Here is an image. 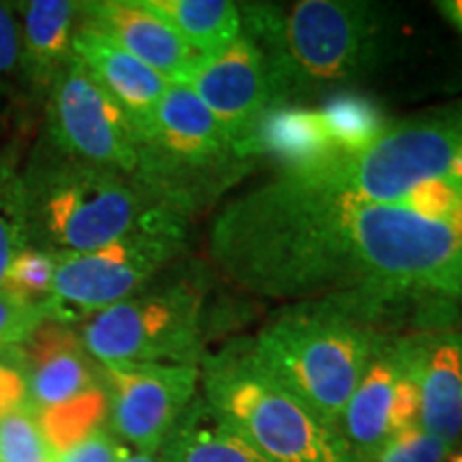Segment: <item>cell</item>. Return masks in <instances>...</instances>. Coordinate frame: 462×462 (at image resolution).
Wrapping results in <instances>:
<instances>
[{"mask_svg":"<svg viewBox=\"0 0 462 462\" xmlns=\"http://www.w3.org/2000/svg\"><path fill=\"white\" fill-rule=\"evenodd\" d=\"M210 255L262 298L357 300L390 313L413 298L456 300L462 218L381 204L315 173L281 171L215 217Z\"/></svg>","mask_w":462,"mask_h":462,"instance_id":"obj_1","label":"cell"},{"mask_svg":"<svg viewBox=\"0 0 462 462\" xmlns=\"http://www.w3.org/2000/svg\"><path fill=\"white\" fill-rule=\"evenodd\" d=\"M238 9L242 34L268 60L276 106H300L371 78L394 39L390 11L364 0L246 3Z\"/></svg>","mask_w":462,"mask_h":462,"instance_id":"obj_2","label":"cell"},{"mask_svg":"<svg viewBox=\"0 0 462 462\" xmlns=\"http://www.w3.org/2000/svg\"><path fill=\"white\" fill-rule=\"evenodd\" d=\"M28 245L51 255L88 253L133 231L187 225L135 176L62 157L43 140L22 165Z\"/></svg>","mask_w":462,"mask_h":462,"instance_id":"obj_3","label":"cell"},{"mask_svg":"<svg viewBox=\"0 0 462 462\" xmlns=\"http://www.w3.org/2000/svg\"><path fill=\"white\" fill-rule=\"evenodd\" d=\"M385 310L357 300H310L281 309L251 338L270 377L337 426L383 332ZM340 430V429H338Z\"/></svg>","mask_w":462,"mask_h":462,"instance_id":"obj_4","label":"cell"},{"mask_svg":"<svg viewBox=\"0 0 462 462\" xmlns=\"http://www.w3.org/2000/svg\"><path fill=\"white\" fill-rule=\"evenodd\" d=\"M210 411L268 462H360L337 426L259 366L251 338L231 340L199 362Z\"/></svg>","mask_w":462,"mask_h":462,"instance_id":"obj_5","label":"cell"},{"mask_svg":"<svg viewBox=\"0 0 462 462\" xmlns=\"http://www.w3.org/2000/svg\"><path fill=\"white\" fill-rule=\"evenodd\" d=\"M253 161L240 157L215 116L184 84H170L140 142L135 178L190 218L240 182Z\"/></svg>","mask_w":462,"mask_h":462,"instance_id":"obj_6","label":"cell"},{"mask_svg":"<svg viewBox=\"0 0 462 462\" xmlns=\"http://www.w3.org/2000/svg\"><path fill=\"white\" fill-rule=\"evenodd\" d=\"M208 282L201 270L159 274L123 302L75 326L99 364H193L204 351Z\"/></svg>","mask_w":462,"mask_h":462,"instance_id":"obj_7","label":"cell"},{"mask_svg":"<svg viewBox=\"0 0 462 462\" xmlns=\"http://www.w3.org/2000/svg\"><path fill=\"white\" fill-rule=\"evenodd\" d=\"M302 173L381 204H398L424 182H462V99L390 125L356 157Z\"/></svg>","mask_w":462,"mask_h":462,"instance_id":"obj_8","label":"cell"},{"mask_svg":"<svg viewBox=\"0 0 462 462\" xmlns=\"http://www.w3.org/2000/svg\"><path fill=\"white\" fill-rule=\"evenodd\" d=\"M187 225L133 231L88 253L56 255V274L45 298L50 321L79 326L88 317L123 302L182 255Z\"/></svg>","mask_w":462,"mask_h":462,"instance_id":"obj_9","label":"cell"},{"mask_svg":"<svg viewBox=\"0 0 462 462\" xmlns=\"http://www.w3.org/2000/svg\"><path fill=\"white\" fill-rule=\"evenodd\" d=\"M43 112V142L62 157L135 176L140 142L131 120L75 56L51 86Z\"/></svg>","mask_w":462,"mask_h":462,"instance_id":"obj_10","label":"cell"},{"mask_svg":"<svg viewBox=\"0 0 462 462\" xmlns=\"http://www.w3.org/2000/svg\"><path fill=\"white\" fill-rule=\"evenodd\" d=\"M420 360L421 332L379 338L338 421L360 462H374L392 439L420 426Z\"/></svg>","mask_w":462,"mask_h":462,"instance_id":"obj_11","label":"cell"},{"mask_svg":"<svg viewBox=\"0 0 462 462\" xmlns=\"http://www.w3.org/2000/svg\"><path fill=\"white\" fill-rule=\"evenodd\" d=\"M107 426L131 452L159 454L199 394L193 364H101Z\"/></svg>","mask_w":462,"mask_h":462,"instance_id":"obj_12","label":"cell"},{"mask_svg":"<svg viewBox=\"0 0 462 462\" xmlns=\"http://www.w3.org/2000/svg\"><path fill=\"white\" fill-rule=\"evenodd\" d=\"M184 86L215 116L240 157L248 159L246 148L253 131L262 116L276 107L273 78L262 48L240 32L225 50L199 56Z\"/></svg>","mask_w":462,"mask_h":462,"instance_id":"obj_13","label":"cell"},{"mask_svg":"<svg viewBox=\"0 0 462 462\" xmlns=\"http://www.w3.org/2000/svg\"><path fill=\"white\" fill-rule=\"evenodd\" d=\"M17 354L28 407L39 418L65 411L103 392L101 364L86 351L75 326L45 321Z\"/></svg>","mask_w":462,"mask_h":462,"instance_id":"obj_14","label":"cell"},{"mask_svg":"<svg viewBox=\"0 0 462 462\" xmlns=\"http://www.w3.org/2000/svg\"><path fill=\"white\" fill-rule=\"evenodd\" d=\"M79 22L106 34L170 84H184L199 58L146 0H86L79 3Z\"/></svg>","mask_w":462,"mask_h":462,"instance_id":"obj_15","label":"cell"},{"mask_svg":"<svg viewBox=\"0 0 462 462\" xmlns=\"http://www.w3.org/2000/svg\"><path fill=\"white\" fill-rule=\"evenodd\" d=\"M17 17V84L31 103H45L51 86L73 58L79 24L75 0H20Z\"/></svg>","mask_w":462,"mask_h":462,"instance_id":"obj_16","label":"cell"},{"mask_svg":"<svg viewBox=\"0 0 462 462\" xmlns=\"http://www.w3.org/2000/svg\"><path fill=\"white\" fill-rule=\"evenodd\" d=\"M73 56L118 103L137 133V142H142L152 126L170 82L106 34L82 22L73 34Z\"/></svg>","mask_w":462,"mask_h":462,"instance_id":"obj_17","label":"cell"},{"mask_svg":"<svg viewBox=\"0 0 462 462\" xmlns=\"http://www.w3.org/2000/svg\"><path fill=\"white\" fill-rule=\"evenodd\" d=\"M420 429L448 448L462 437L460 332H421Z\"/></svg>","mask_w":462,"mask_h":462,"instance_id":"obj_18","label":"cell"},{"mask_svg":"<svg viewBox=\"0 0 462 462\" xmlns=\"http://www.w3.org/2000/svg\"><path fill=\"white\" fill-rule=\"evenodd\" d=\"M246 157L273 159L281 171H313L340 159L319 109L276 106L265 112L253 131Z\"/></svg>","mask_w":462,"mask_h":462,"instance_id":"obj_19","label":"cell"},{"mask_svg":"<svg viewBox=\"0 0 462 462\" xmlns=\"http://www.w3.org/2000/svg\"><path fill=\"white\" fill-rule=\"evenodd\" d=\"M163 462H268L210 411L201 394L189 404L159 449Z\"/></svg>","mask_w":462,"mask_h":462,"instance_id":"obj_20","label":"cell"},{"mask_svg":"<svg viewBox=\"0 0 462 462\" xmlns=\"http://www.w3.org/2000/svg\"><path fill=\"white\" fill-rule=\"evenodd\" d=\"M198 56H212L242 32L238 5L231 0H146Z\"/></svg>","mask_w":462,"mask_h":462,"instance_id":"obj_21","label":"cell"},{"mask_svg":"<svg viewBox=\"0 0 462 462\" xmlns=\"http://www.w3.org/2000/svg\"><path fill=\"white\" fill-rule=\"evenodd\" d=\"M317 109L340 159L356 157L371 148L390 126L383 109L371 97L357 92H337Z\"/></svg>","mask_w":462,"mask_h":462,"instance_id":"obj_22","label":"cell"},{"mask_svg":"<svg viewBox=\"0 0 462 462\" xmlns=\"http://www.w3.org/2000/svg\"><path fill=\"white\" fill-rule=\"evenodd\" d=\"M28 246L22 163L11 148H0V289L22 248Z\"/></svg>","mask_w":462,"mask_h":462,"instance_id":"obj_23","label":"cell"},{"mask_svg":"<svg viewBox=\"0 0 462 462\" xmlns=\"http://www.w3.org/2000/svg\"><path fill=\"white\" fill-rule=\"evenodd\" d=\"M58 454L28 404L0 418V462H56Z\"/></svg>","mask_w":462,"mask_h":462,"instance_id":"obj_24","label":"cell"},{"mask_svg":"<svg viewBox=\"0 0 462 462\" xmlns=\"http://www.w3.org/2000/svg\"><path fill=\"white\" fill-rule=\"evenodd\" d=\"M56 274V255L37 246H24L11 263L3 289L28 302H45Z\"/></svg>","mask_w":462,"mask_h":462,"instance_id":"obj_25","label":"cell"},{"mask_svg":"<svg viewBox=\"0 0 462 462\" xmlns=\"http://www.w3.org/2000/svg\"><path fill=\"white\" fill-rule=\"evenodd\" d=\"M45 321L50 315L43 302H28L0 289V356L26 345Z\"/></svg>","mask_w":462,"mask_h":462,"instance_id":"obj_26","label":"cell"},{"mask_svg":"<svg viewBox=\"0 0 462 462\" xmlns=\"http://www.w3.org/2000/svg\"><path fill=\"white\" fill-rule=\"evenodd\" d=\"M449 449L452 448L439 441L437 437L424 432L420 426H413L392 439L374 462H443Z\"/></svg>","mask_w":462,"mask_h":462,"instance_id":"obj_27","label":"cell"},{"mask_svg":"<svg viewBox=\"0 0 462 462\" xmlns=\"http://www.w3.org/2000/svg\"><path fill=\"white\" fill-rule=\"evenodd\" d=\"M17 84V17L14 3H0V125Z\"/></svg>","mask_w":462,"mask_h":462,"instance_id":"obj_28","label":"cell"},{"mask_svg":"<svg viewBox=\"0 0 462 462\" xmlns=\"http://www.w3.org/2000/svg\"><path fill=\"white\" fill-rule=\"evenodd\" d=\"M129 452L131 449L109 430L106 421L58 452L56 462H120Z\"/></svg>","mask_w":462,"mask_h":462,"instance_id":"obj_29","label":"cell"},{"mask_svg":"<svg viewBox=\"0 0 462 462\" xmlns=\"http://www.w3.org/2000/svg\"><path fill=\"white\" fill-rule=\"evenodd\" d=\"M437 9L446 15V20L462 34V0H439Z\"/></svg>","mask_w":462,"mask_h":462,"instance_id":"obj_30","label":"cell"},{"mask_svg":"<svg viewBox=\"0 0 462 462\" xmlns=\"http://www.w3.org/2000/svg\"><path fill=\"white\" fill-rule=\"evenodd\" d=\"M120 462H163L159 458V454H140V452H129Z\"/></svg>","mask_w":462,"mask_h":462,"instance_id":"obj_31","label":"cell"},{"mask_svg":"<svg viewBox=\"0 0 462 462\" xmlns=\"http://www.w3.org/2000/svg\"><path fill=\"white\" fill-rule=\"evenodd\" d=\"M456 300L462 304V263H460V274H458V287H456Z\"/></svg>","mask_w":462,"mask_h":462,"instance_id":"obj_32","label":"cell"},{"mask_svg":"<svg viewBox=\"0 0 462 462\" xmlns=\"http://www.w3.org/2000/svg\"><path fill=\"white\" fill-rule=\"evenodd\" d=\"M452 462H462V454H458V456H454V458H452Z\"/></svg>","mask_w":462,"mask_h":462,"instance_id":"obj_33","label":"cell"}]
</instances>
